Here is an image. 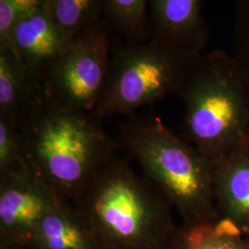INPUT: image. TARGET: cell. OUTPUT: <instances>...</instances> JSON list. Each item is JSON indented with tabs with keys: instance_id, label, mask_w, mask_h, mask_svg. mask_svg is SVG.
<instances>
[{
	"instance_id": "obj_10",
	"label": "cell",
	"mask_w": 249,
	"mask_h": 249,
	"mask_svg": "<svg viewBox=\"0 0 249 249\" xmlns=\"http://www.w3.org/2000/svg\"><path fill=\"white\" fill-rule=\"evenodd\" d=\"M219 219L249 236V137L213 166Z\"/></svg>"
},
{
	"instance_id": "obj_9",
	"label": "cell",
	"mask_w": 249,
	"mask_h": 249,
	"mask_svg": "<svg viewBox=\"0 0 249 249\" xmlns=\"http://www.w3.org/2000/svg\"><path fill=\"white\" fill-rule=\"evenodd\" d=\"M71 42L59 33L45 8V0L16 28L11 48L33 80L43 85L53 64Z\"/></svg>"
},
{
	"instance_id": "obj_7",
	"label": "cell",
	"mask_w": 249,
	"mask_h": 249,
	"mask_svg": "<svg viewBox=\"0 0 249 249\" xmlns=\"http://www.w3.org/2000/svg\"><path fill=\"white\" fill-rule=\"evenodd\" d=\"M61 199L29 165L0 177V249H29L36 226Z\"/></svg>"
},
{
	"instance_id": "obj_5",
	"label": "cell",
	"mask_w": 249,
	"mask_h": 249,
	"mask_svg": "<svg viewBox=\"0 0 249 249\" xmlns=\"http://www.w3.org/2000/svg\"><path fill=\"white\" fill-rule=\"evenodd\" d=\"M197 58L175 53L151 40L116 46L102 96L91 113L101 120L132 116L145 105L178 95Z\"/></svg>"
},
{
	"instance_id": "obj_4",
	"label": "cell",
	"mask_w": 249,
	"mask_h": 249,
	"mask_svg": "<svg viewBox=\"0 0 249 249\" xmlns=\"http://www.w3.org/2000/svg\"><path fill=\"white\" fill-rule=\"evenodd\" d=\"M178 96L183 137L213 167L249 138V98L231 54L217 49L198 57Z\"/></svg>"
},
{
	"instance_id": "obj_15",
	"label": "cell",
	"mask_w": 249,
	"mask_h": 249,
	"mask_svg": "<svg viewBox=\"0 0 249 249\" xmlns=\"http://www.w3.org/2000/svg\"><path fill=\"white\" fill-rule=\"evenodd\" d=\"M45 8L69 42L104 19L103 0H45Z\"/></svg>"
},
{
	"instance_id": "obj_13",
	"label": "cell",
	"mask_w": 249,
	"mask_h": 249,
	"mask_svg": "<svg viewBox=\"0 0 249 249\" xmlns=\"http://www.w3.org/2000/svg\"><path fill=\"white\" fill-rule=\"evenodd\" d=\"M163 249H249V236L222 219L178 225Z\"/></svg>"
},
{
	"instance_id": "obj_16",
	"label": "cell",
	"mask_w": 249,
	"mask_h": 249,
	"mask_svg": "<svg viewBox=\"0 0 249 249\" xmlns=\"http://www.w3.org/2000/svg\"><path fill=\"white\" fill-rule=\"evenodd\" d=\"M27 165L25 144L20 127L0 116V177Z\"/></svg>"
},
{
	"instance_id": "obj_17",
	"label": "cell",
	"mask_w": 249,
	"mask_h": 249,
	"mask_svg": "<svg viewBox=\"0 0 249 249\" xmlns=\"http://www.w3.org/2000/svg\"><path fill=\"white\" fill-rule=\"evenodd\" d=\"M231 43V57L240 73L249 102V0H241L234 4Z\"/></svg>"
},
{
	"instance_id": "obj_18",
	"label": "cell",
	"mask_w": 249,
	"mask_h": 249,
	"mask_svg": "<svg viewBox=\"0 0 249 249\" xmlns=\"http://www.w3.org/2000/svg\"><path fill=\"white\" fill-rule=\"evenodd\" d=\"M41 3L42 0H0V50L11 48L18 23Z\"/></svg>"
},
{
	"instance_id": "obj_6",
	"label": "cell",
	"mask_w": 249,
	"mask_h": 249,
	"mask_svg": "<svg viewBox=\"0 0 249 249\" xmlns=\"http://www.w3.org/2000/svg\"><path fill=\"white\" fill-rule=\"evenodd\" d=\"M110 49L111 29L103 19L72 40L48 72L43 87L64 107L92 112L106 85Z\"/></svg>"
},
{
	"instance_id": "obj_12",
	"label": "cell",
	"mask_w": 249,
	"mask_h": 249,
	"mask_svg": "<svg viewBox=\"0 0 249 249\" xmlns=\"http://www.w3.org/2000/svg\"><path fill=\"white\" fill-rule=\"evenodd\" d=\"M42 86L12 49L0 50V116L19 126Z\"/></svg>"
},
{
	"instance_id": "obj_3",
	"label": "cell",
	"mask_w": 249,
	"mask_h": 249,
	"mask_svg": "<svg viewBox=\"0 0 249 249\" xmlns=\"http://www.w3.org/2000/svg\"><path fill=\"white\" fill-rule=\"evenodd\" d=\"M117 142L120 150L139 162L143 177L176 208L183 224L219 219L213 165L159 117L129 116L119 125Z\"/></svg>"
},
{
	"instance_id": "obj_2",
	"label": "cell",
	"mask_w": 249,
	"mask_h": 249,
	"mask_svg": "<svg viewBox=\"0 0 249 249\" xmlns=\"http://www.w3.org/2000/svg\"><path fill=\"white\" fill-rule=\"evenodd\" d=\"M74 206L101 249H163L178 227L167 197L116 155Z\"/></svg>"
},
{
	"instance_id": "obj_8",
	"label": "cell",
	"mask_w": 249,
	"mask_h": 249,
	"mask_svg": "<svg viewBox=\"0 0 249 249\" xmlns=\"http://www.w3.org/2000/svg\"><path fill=\"white\" fill-rule=\"evenodd\" d=\"M203 5L201 0L149 1L150 40L182 55L202 56L210 38Z\"/></svg>"
},
{
	"instance_id": "obj_14",
	"label": "cell",
	"mask_w": 249,
	"mask_h": 249,
	"mask_svg": "<svg viewBox=\"0 0 249 249\" xmlns=\"http://www.w3.org/2000/svg\"><path fill=\"white\" fill-rule=\"evenodd\" d=\"M103 17L127 45L150 40V12L147 0H103Z\"/></svg>"
},
{
	"instance_id": "obj_11",
	"label": "cell",
	"mask_w": 249,
	"mask_h": 249,
	"mask_svg": "<svg viewBox=\"0 0 249 249\" xmlns=\"http://www.w3.org/2000/svg\"><path fill=\"white\" fill-rule=\"evenodd\" d=\"M29 249H101L78 210L61 199L45 214L34 231Z\"/></svg>"
},
{
	"instance_id": "obj_1",
	"label": "cell",
	"mask_w": 249,
	"mask_h": 249,
	"mask_svg": "<svg viewBox=\"0 0 249 249\" xmlns=\"http://www.w3.org/2000/svg\"><path fill=\"white\" fill-rule=\"evenodd\" d=\"M91 112L64 107L42 88L19 127L30 168L73 203L120 150Z\"/></svg>"
}]
</instances>
